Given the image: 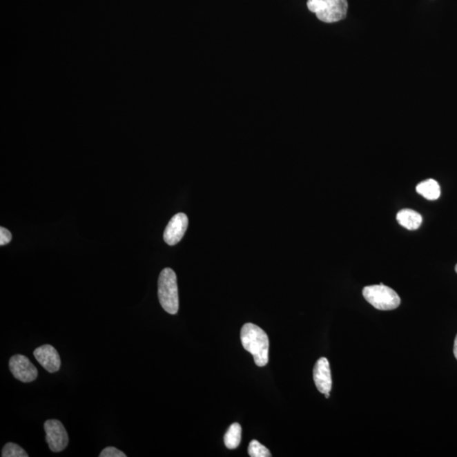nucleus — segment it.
<instances>
[{
	"label": "nucleus",
	"mask_w": 457,
	"mask_h": 457,
	"mask_svg": "<svg viewBox=\"0 0 457 457\" xmlns=\"http://www.w3.org/2000/svg\"><path fill=\"white\" fill-rule=\"evenodd\" d=\"M11 239H12V235H11L10 232L6 228H0V245L5 246L8 244Z\"/></svg>",
	"instance_id": "dca6fc26"
},
{
	"label": "nucleus",
	"mask_w": 457,
	"mask_h": 457,
	"mask_svg": "<svg viewBox=\"0 0 457 457\" xmlns=\"http://www.w3.org/2000/svg\"><path fill=\"white\" fill-rule=\"evenodd\" d=\"M456 272L457 273V264L456 265Z\"/></svg>",
	"instance_id": "6ab92c4d"
},
{
	"label": "nucleus",
	"mask_w": 457,
	"mask_h": 457,
	"mask_svg": "<svg viewBox=\"0 0 457 457\" xmlns=\"http://www.w3.org/2000/svg\"><path fill=\"white\" fill-rule=\"evenodd\" d=\"M307 6L311 12L316 14L318 20L325 23H334L347 17V0H308Z\"/></svg>",
	"instance_id": "7ed1b4c3"
},
{
	"label": "nucleus",
	"mask_w": 457,
	"mask_h": 457,
	"mask_svg": "<svg viewBox=\"0 0 457 457\" xmlns=\"http://www.w3.org/2000/svg\"><path fill=\"white\" fill-rule=\"evenodd\" d=\"M249 454L251 457H271V451L257 440H252L249 444Z\"/></svg>",
	"instance_id": "4468645a"
},
{
	"label": "nucleus",
	"mask_w": 457,
	"mask_h": 457,
	"mask_svg": "<svg viewBox=\"0 0 457 457\" xmlns=\"http://www.w3.org/2000/svg\"><path fill=\"white\" fill-rule=\"evenodd\" d=\"M396 220L400 226L409 231L418 230L421 226L422 218L413 209L405 208L397 213Z\"/></svg>",
	"instance_id": "9d476101"
},
{
	"label": "nucleus",
	"mask_w": 457,
	"mask_h": 457,
	"mask_svg": "<svg viewBox=\"0 0 457 457\" xmlns=\"http://www.w3.org/2000/svg\"><path fill=\"white\" fill-rule=\"evenodd\" d=\"M33 355L40 365L48 373H56L61 369V358L57 350L50 344H43L37 347Z\"/></svg>",
	"instance_id": "6e6552de"
},
{
	"label": "nucleus",
	"mask_w": 457,
	"mask_h": 457,
	"mask_svg": "<svg viewBox=\"0 0 457 457\" xmlns=\"http://www.w3.org/2000/svg\"><path fill=\"white\" fill-rule=\"evenodd\" d=\"M242 440V426L237 422L231 425L224 436V445L228 449H233L239 447Z\"/></svg>",
	"instance_id": "f8f14e48"
},
{
	"label": "nucleus",
	"mask_w": 457,
	"mask_h": 457,
	"mask_svg": "<svg viewBox=\"0 0 457 457\" xmlns=\"http://www.w3.org/2000/svg\"><path fill=\"white\" fill-rule=\"evenodd\" d=\"M2 457H28V454L17 444L7 443L2 449Z\"/></svg>",
	"instance_id": "ddd939ff"
},
{
	"label": "nucleus",
	"mask_w": 457,
	"mask_h": 457,
	"mask_svg": "<svg viewBox=\"0 0 457 457\" xmlns=\"http://www.w3.org/2000/svg\"><path fill=\"white\" fill-rule=\"evenodd\" d=\"M241 340L245 350L253 356L257 366L268 364L269 340L263 329L253 324H246L242 328Z\"/></svg>",
	"instance_id": "f257e3e1"
},
{
	"label": "nucleus",
	"mask_w": 457,
	"mask_h": 457,
	"mask_svg": "<svg viewBox=\"0 0 457 457\" xmlns=\"http://www.w3.org/2000/svg\"><path fill=\"white\" fill-rule=\"evenodd\" d=\"M9 367L13 376L24 383L35 381L39 376L36 367L24 355L17 354L11 357Z\"/></svg>",
	"instance_id": "423d86ee"
},
{
	"label": "nucleus",
	"mask_w": 457,
	"mask_h": 457,
	"mask_svg": "<svg viewBox=\"0 0 457 457\" xmlns=\"http://www.w3.org/2000/svg\"><path fill=\"white\" fill-rule=\"evenodd\" d=\"M159 300L166 312L176 314L179 310L177 277L173 269L166 268L160 273L159 278Z\"/></svg>",
	"instance_id": "f03ea898"
},
{
	"label": "nucleus",
	"mask_w": 457,
	"mask_h": 457,
	"mask_svg": "<svg viewBox=\"0 0 457 457\" xmlns=\"http://www.w3.org/2000/svg\"><path fill=\"white\" fill-rule=\"evenodd\" d=\"M44 430L46 432V441L50 451L61 452L69 443V437L62 422L56 419H50L44 422Z\"/></svg>",
	"instance_id": "39448f33"
},
{
	"label": "nucleus",
	"mask_w": 457,
	"mask_h": 457,
	"mask_svg": "<svg viewBox=\"0 0 457 457\" xmlns=\"http://www.w3.org/2000/svg\"><path fill=\"white\" fill-rule=\"evenodd\" d=\"M99 457H126V455L119 449L110 447L104 449Z\"/></svg>",
	"instance_id": "2eb2a0df"
},
{
	"label": "nucleus",
	"mask_w": 457,
	"mask_h": 457,
	"mask_svg": "<svg viewBox=\"0 0 457 457\" xmlns=\"http://www.w3.org/2000/svg\"><path fill=\"white\" fill-rule=\"evenodd\" d=\"M366 301L376 309L394 310L400 304V298L396 292L384 284L366 286L362 291Z\"/></svg>",
	"instance_id": "20e7f679"
},
{
	"label": "nucleus",
	"mask_w": 457,
	"mask_h": 457,
	"mask_svg": "<svg viewBox=\"0 0 457 457\" xmlns=\"http://www.w3.org/2000/svg\"><path fill=\"white\" fill-rule=\"evenodd\" d=\"M324 396H325L326 398H329V397L331 396V394H329V393H328V394H325Z\"/></svg>",
	"instance_id": "a211bd4d"
},
{
	"label": "nucleus",
	"mask_w": 457,
	"mask_h": 457,
	"mask_svg": "<svg viewBox=\"0 0 457 457\" xmlns=\"http://www.w3.org/2000/svg\"><path fill=\"white\" fill-rule=\"evenodd\" d=\"M313 380L316 387L322 394L331 393L332 389V378L331 366L327 358L318 359L313 369Z\"/></svg>",
	"instance_id": "1a4fd4ad"
},
{
	"label": "nucleus",
	"mask_w": 457,
	"mask_h": 457,
	"mask_svg": "<svg viewBox=\"0 0 457 457\" xmlns=\"http://www.w3.org/2000/svg\"><path fill=\"white\" fill-rule=\"evenodd\" d=\"M188 226V218L183 213L173 216L164 232V240L168 245L174 246L181 242Z\"/></svg>",
	"instance_id": "0eeeda50"
},
{
	"label": "nucleus",
	"mask_w": 457,
	"mask_h": 457,
	"mask_svg": "<svg viewBox=\"0 0 457 457\" xmlns=\"http://www.w3.org/2000/svg\"><path fill=\"white\" fill-rule=\"evenodd\" d=\"M417 193L429 201L437 200L440 197V186L439 183L433 179L419 183L417 186Z\"/></svg>",
	"instance_id": "9b49d317"
},
{
	"label": "nucleus",
	"mask_w": 457,
	"mask_h": 457,
	"mask_svg": "<svg viewBox=\"0 0 457 457\" xmlns=\"http://www.w3.org/2000/svg\"><path fill=\"white\" fill-rule=\"evenodd\" d=\"M454 355H455V357H456V360H457V335H456V340H455V343H454Z\"/></svg>",
	"instance_id": "f3484780"
}]
</instances>
